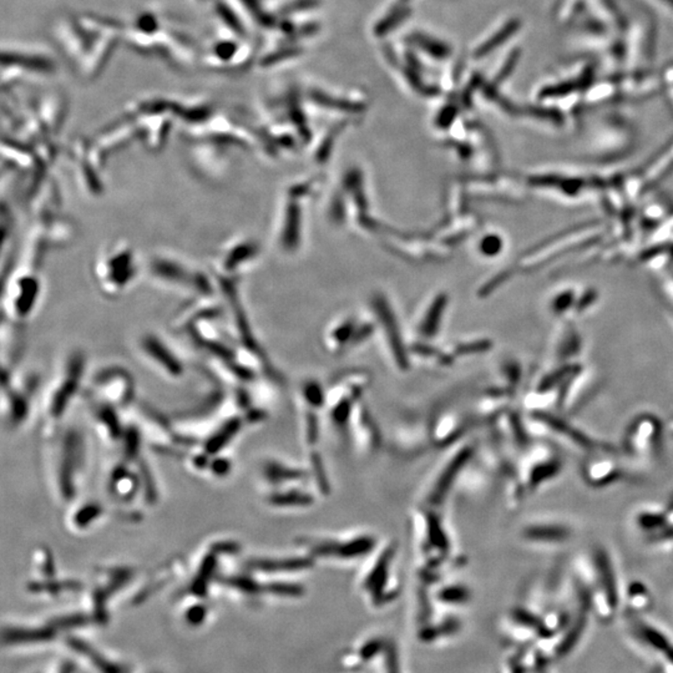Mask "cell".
Masks as SVG:
<instances>
[{"mask_svg": "<svg viewBox=\"0 0 673 673\" xmlns=\"http://www.w3.org/2000/svg\"><path fill=\"white\" fill-rule=\"evenodd\" d=\"M595 300L596 292H594V290H589V292H586L585 295H584V297L581 298L580 303L577 305V311H584L586 307L592 305V303L595 302Z\"/></svg>", "mask_w": 673, "mask_h": 673, "instance_id": "ffe728a7", "label": "cell"}, {"mask_svg": "<svg viewBox=\"0 0 673 673\" xmlns=\"http://www.w3.org/2000/svg\"><path fill=\"white\" fill-rule=\"evenodd\" d=\"M306 395L308 402H311L313 405H319L322 403V393L316 384H310L306 389Z\"/></svg>", "mask_w": 673, "mask_h": 673, "instance_id": "ac0fdd59", "label": "cell"}, {"mask_svg": "<svg viewBox=\"0 0 673 673\" xmlns=\"http://www.w3.org/2000/svg\"><path fill=\"white\" fill-rule=\"evenodd\" d=\"M487 348H490L489 342L471 343L461 348L460 353L482 352V351H487Z\"/></svg>", "mask_w": 673, "mask_h": 673, "instance_id": "d6986e66", "label": "cell"}, {"mask_svg": "<svg viewBox=\"0 0 673 673\" xmlns=\"http://www.w3.org/2000/svg\"><path fill=\"white\" fill-rule=\"evenodd\" d=\"M612 454L594 453L581 463V477L592 489H605L617 482L637 480L631 470H627Z\"/></svg>", "mask_w": 673, "mask_h": 673, "instance_id": "277c9868", "label": "cell"}, {"mask_svg": "<svg viewBox=\"0 0 673 673\" xmlns=\"http://www.w3.org/2000/svg\"><path fill=\"white\" fill-rule=\"evenodd\" d=\"M470 456V451H461L460 454L453 459V461L451 463V465L448 466L443 475H441V480L438 482V485L435 487L434 494H433V500L434 502H441L443 497L446 495V490L448 487H451V482H454V477H456V474L460 471L461 468L464 466L466 460L469 459Z\"/></svg>", "mask_w": 673, "mask_h": 673, "instance_id": "ba28073f", "label": "cell"}, {"mask_svg": "<svg viewBox=\"0 0 673 673\" xmlns=\"http://www.w3.org/2000/svg\"><path fill=\"white\" fill-rule=\"evenodd\" d=\"M372 548H373V540L369 538H357V540L344 545H336V546H333L332 544L327 545L326 548L318 549V553H321V554L336 553V554L341 555L343 558H354V556L366 554Z\"/></svg>", "mask_w": 673, "mask_h": 673, "instance_id": "9c48e42d", "label": "cell"}, {"mask_svg": "<svg viewBox=\"0 0 673 673\" xmlns=\"http://www.w3.org/2000/svg\"><path fill=\"white\" fill-rule=\"evenodd\" d=\"M417 43L424 47L426 52H431L435 57H446V54H448V49H446V45H443L441 43L434 42V40H431V39L417 37Z\"/></svg>", "mask_w": 673, "mask_h": 673, "instance_id": "4fadbf2b", "label": "cell"}, {"mask_svg": "<svg viewBox=\"0 0 673 673\" xmlns=\"http://www.w3.org/2000/svg\"><path fill=\"white\" fill-rule=\"evenodd\" d=\"M666 518H667L668 525L673 526V499L671 504L668 505V508L666 509Z\"/></svg>", "mask_w": 673, "mask_h": 673, "instance_id": "7402d4cb", "label": "cell"}, {"mask_svg": "<svg viewBox=\"0 0 673 673\" xmlns=\"http://www.w3.org/2000/svg\"><path fill=\"white\" fill-rule=\"evenodd\" d=\"M377 308L380 310V313L383 315L385 328H387V331H388L389 334L392 336V346H393L395 357L398 358V362L400 363V364L405 366L407 361H405V357H404L403 347H402V344H400V341L398 339V334H397V331H395V323H394L393 317L390 316V312L387 310V307L384 306V303L382 300H378Z\"/></svg>", "mask_w": 673, "mask_h": 673, "instance_id": "30bf717a", "label": "cell"}, {"mask_svg": "<svg viewBox=\"0 0 673 673\" xmlns=\"http://www.w3.org/2000/svg\"><path fill=\"white\" fill-rule=\"evenodd\" d=\"M352 331V324H349V323H348V324H346V326H343L342 328L338 331V333H336V336L338 338V341H346V339L349 338V336H351Z\"/></svg>", "mask_w": 673, "mask_h": 673, "instance_id": "44dd1931", "label": "cell"}, {"mask_svg": "<svg viewBox=\"0 0 673 673\" xmlns=\"http://www.w3.org/2000/svg\"><path fill=\"white\" fill-rule=\"evenodd\" d=\"M446 297H438L435 300L433 306L430 308L429 313L428 316L425 318L424 324H423V332H424L426 336H431L434 334L436 328H438V324L441 322V315H443V311H444V307H446Z\"/></svg>", "mask_w": 673, "mask_h": 673, "instance_id": "8fae6325", "label": "cell"}, {"mask_svg": "<svg viewBox=\"0 0 673 673\" xmlns=\"http://www.w3.org/2000/svg\"><path fill=\"white\" fill-rule=\"evenodd\" d=\"M533 429L531 433L538 436L541 441H549L556 443L560 446H567L571 451L585 453L586 456L594 453H605L616 456V448L606 444L602 441H597L586 434L585 431L576 428L566 420V417L556 414L553 412L549 413H533L531 414Z\"/></svg>", "mask_w": 673, "mask_h": 673, "instance_id": "6da1fadb", "label": "cell"}, {"mask_svg": "<svg viewBox=\"0 0 673 673\" xmlns=\"http://www.w3.org/2000/svg\"><path fill=\"white\" fill-rule=\"evenodd\" d=\"M528 459L524 465L523 487L535 492L544 484L553 482L564 469V458L558 446L544 441L538 446H528Z\"/></svg>", "mask_w": 673, "mask_h": 673, "instance_id": "3957f363", "label": "cell"}, {"mask_svg": "<svg viewBox=\"0 0 673 673\" xmlns=\"http://www.w3.org/2000/svg\"><path fill=\"white\" fill-rule=\"evenodd\" d=\"M277 504H285V505H307L311 502V497L303 495V494H285L282 497H277L275 499Z\"/></svg>", "mask_w": 673, "mask_h": 673, "instance_id": "9a60e30c", "label": "cell"}, {"mask_svg": "<svg viewBox=\"0 0 673 673\" xmlns=\"http://www.w3.org/2000/svg\"><path fill=\"white\" fill-rule=\"evenodd\" d=\"M601 387L602 385L599 379L586 377L584 369H581L580 372L566 384L562 390L558 412L564 417L577 414L595 398L596 394L600 392Z\"/></svg>", "mask_w": 673, "mask_h": 673, "instance_id": "5b68a950", "label": "cell"}, {"mask_svg": "<svg viewBox=\"0 0 673 673\" xmlns=\"http://www.w3.org/2000/svg\"><path fill=\"white\" fill-rule=\"evenodd\" d=\"M633 521L636 528L643 533H647L648 536L668 526L666 510L658 509L643 508L637 510L633 516Z\"/></svg>", "mask_w": 673, "mask_h": 673, "instance_id": "52a82bcc", "label": "cell"}, {"mask_svg": "<svg viewBox=\"0 0 673 673\" xmlns=\"http://www.w3.org/2000/svg\"><path fill=\"white\" fill-rule=\"evenodd\" d=\"M669 430H671V433L673 434V418L672 420L669 422Z\"/></svg>", "mask_w": 673, "mask_h": 673, "instance_id": "603a6c76", "label": "cell"}, {"mask_svg": "<svg viewBox=\"0 0 673 673\" xmlns=\"http://www.w3.org/2000/svg\"><path fill=\"white\" fill-rule=\"evenodd\" d=\"M579 352H580V338L574 334V336L566 338V341L560 347L558 356H559L561 361H565L567 358L570 359V358L574 357Z\"/></svg>", "mask_w": 673, "mask_h": 673, "instance_id": "7c38bea8", "label": "cell"}, {"mask_svg": "<svg viewBox=\"0 0 673 673\" xmlns=\"http://www.w3.org/2000/svg\"><path fill=\"white\" fill-rule=\"evenodd\" d=\"M523 536L530 543L561 545L572 538V530L561 523H536L524 528Z\"/></svg>", "mask_w": 673, "mask_h": 673, "instance_id": "8992f818", "label": "cell"}, {"mask_svg": "<svg viewBox=\"0 0 673 673\" xmlns=\"http://www.w3.org/2000/svg\"><path fill=\"white\" fill-rule=\"evenodd\" d=\"M293 226H298V213H297V210L295 208H293L292 213H290V226L287 227V234H285V242L288 244H295V237H297V231L293 230Z\"/></svg>", "mask_w": 673, "mask_h": 673, "instance_id": "2e32d148", "label": "cell"}, {"mask_svg": "<svg viewBox=\"0 0 673 673\" xmlns=\"http://www.w3.org/2000/svg\"><path fill=\"white\" fill-rule=\"evenodd\" d=\"M480 249H482V254H485L487 256H495L502 251V239L497 237L495 234L487 236L485 239H482Z\"/></svg>", "mask_w": 673, "mask_h": 673, "instance_id": "5bb4252c", "label": "cell"}, {"mask_svg": "<svg viewBox=\"0 0 673 673\" xmlns=\"http://www.w3.org/2000/svg\"><path fill=\"white\" fill-rule=\"evenodd\" d=\"M572 300H574L572 292H565L562 295H560L554 302L555 312L561 313V312L566 311L572 305Z\"/></svg>", "mask_w": 673, "mask_h": 673, "instance_id": "e0dca14e", "label": "cell"}, {"mask_svg": "<svg viewBox=\"0 0 673 673\" xmlns=\"http://www.w3.org/2000/svg\"><path fill=\"white\" fill-rule=\"evenodd\" d=\"M663 448V424L656 415L643 413L627 424L622 451L628 459L641 464L657 460Z\"/></svg>", "mask_w": 673, "mask_h": 673, "instance_id": "7a4b0ae2", "label": "cell"}]
</instances>
